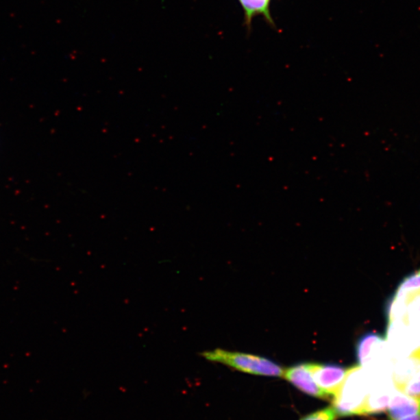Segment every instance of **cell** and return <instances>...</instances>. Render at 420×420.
Wrapping results in <instances>:
<instances>
[{"label": "cell", "instance_id": "7a4b0ae2", "mask_svg": "<svg viewBox=\"0 0 420 420\" xmlns=\"http://www.w3.org/2000/svg\"><path fill=\"white\" fill-rule=\"evenodd\" d=\"M314 382L330 394L334 402L341 398L345 383L351 373L360 370V365L343 367L335 364L308 362Z\"/></svg>", "mask_w": 420, "mask_h": 420}, {"label": "cell", "instance_id": "9c48e42d", "mask_svg": "<svg viewBox=\"0 0 420 420\" xmlns=\"http://www.w3.org/2000/svg\"><path fill=\"white\" fill-rule=\"evenodd\" d=\"M338 417L336 408L327 407L322 410L309 414L301 420H336Z\"/></svg>", "mask_w": 420, "mask_h": 420}, {"label": "cell", "instance_id": "277c9868", "mask_svg": "<svg viewBox=\"0 0 420 420\" xmlns=\"http://www.w3.org/2000/svg\"><path fill=\"white\" fill-rule=\"evenodd\" d=\"M387 411L390 420L410 417L420 412L419 402L411 396L399 393L389 400Z\"/></svg>", "mask_w": 420, "mask_h": 420}, {"label": "cell", "instance_id": "8992f818", "mask_svg": "<svg viewBox=\"0 0 420 420\" xmlns=\"http://www.w3.org/2000/svg\"><path fill=\"white\" fill-rule=\"evenodd\" d=\"M384 343V338L375 332H367L362 336L356 345V356L359 365H366L372 358L375 349L381 347Z\"/></svg>", "mask_w": 420, "mask_h": 420}, {"label": "cell", "instance_id": "30bf717a", "mask_svg": "<svg viewBox=\"0 0 420 420\" xmlns=\"http://www.w3.org/2000/svg\"><path fill=\"white\" fill-rule=\"evenodd\" d=\"M399 420H420V412L417 413L416 415H414L410 417H406L404 419H402Z\"/></svg>", "mask_w": 420, "mask_h": 420}, {"label": "cell", "instance_id": "3957f363", "mask_svg": "<svg viewBox=\"0 0 420 420\" xmlns=\"http://www.w3.org/2000/svg\"><path fill=\"white\" fill-rule=\"evenodd\" d=\"M284 378L304 394L320 399L333 400L332 397L314 382L308 362L291 367L285 370Z\"/></svg>", "mask_w": 420, "mask_h": 420}, {"label": "cell", "instance_id": "5b68a950", "mask_svg": "<svg viewBox=\"0 0 420 420\" xmlns=\"http://www.w3.org/2000/svg\"><path fill=\"white\" fill-rule=\"evenodd\" d=\"M238 1L243 8L245 25L249 29L253 19L258 16H262L269 25L275 26L270 12V4L272 0H238Z\"/></svg>", "mask_w": 420, "mask_h": 420}, {"label": "cell", "instance_id": "52a82bcc", "mask_svg": "<svg viewBox=\"0 0 420 420\" xmlns=\"http://www.w3.org/2000/svg\"><path fill=\"white\" fill-rule=\"evenodd\" d=\"M418 293H420V269L408 275L402 282L394 297L408 301V299Z\"/></svg>", "mask_w": 420, "mask_h": 420}, {"label": "cell", "instance_id": "6da1fadb", "mask_svg": "<svg viewBox=\"0 0 420 420\" xmlns=\"http://www.w3.org/2000/svg\"><path fill=\"white\" fill-rule=\"evenodd\" d=\"M200 356L206 360L219 362L250 375L274 378H284V375L285 370L280 365L260 356L221 349L205 351Z\"/></svg>", "mask_w": 420, "mask_h": 420}, {"label": "cell", "instance_id": "ba28073f", "mask_svg": "<svg viewBox=\"0 0 420 420\" xmlns=\"http://www.w3.org/2000/svg\"><path fill=\"white\" fill-rule=\"evenodd\" d=\"M408 323L420 325V293L412 296L408 301L404 319Z\"/></svg>", "mask_w": 420, "mask_h": 420}]
</instances>
